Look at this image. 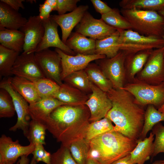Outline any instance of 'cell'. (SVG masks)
<instances>
[{
    "label": "cell",
    "instance_id": "40",
    "mask_svg": "<svg viewBox=\"0 0 164 164\" xmlns=\"http://www.w3.org/2000/svg\"><path fill=\"white\" fill-rule=\"evenodd\" d=\"M152 130V133L155 135L152 155L153 158L160 153H164V126L159 122L156 124Z\"/></svg>",
    "mask_w": 164,
    "mask_h": 164
},
{
    "label": "cell",
    "instance_id": "6",
    "mask_svg": "<svg viewBox=\"0 0 164 164\" xmlns=\"http://www.w3.org/2000/svg\"><path fill=\"white\" fill-rule=\"evenodd\" d=\"M128 52L120 50L114 56L96 60L105 76L111 82L113 88L123 87L126 83L125 63Z\"/></svg>",
    "mask_w": 164,
    "mask_h": 164
},
{
    "label": "cell",
    "instance_id": "23",
    "mask_svg": "<svg viewBox=\"0 0 164 164\" xmlns=\"http://www.w3.org/2000/svg\"><path fill=\"white\" fill-rule=\"evenodd\" d=\"M53 97L67 105H79L85 104L88 98V96L64 83L60 86Z\"/></svg>",
    "mask_w": 164,
    "mask_h": 164
},
{
    "label": "cell",
    "instance_id": "35",
    "mask_svg": "<svg viewBox=\"0 0 164 164\" xmlns=\"http://www.w3.org/2000/svg\"><path fill=\"white\" fill-rule=\"evenodd\" d=\"M47 130L45 125L31 120L30 121L27 132L25 135L30 142L35 145H46L45 138Z\"/></svg>",
    "mask_w": 164,
    "mask_h": 164
},
{
    "label": "cell",
    "instance_id": "45",
    "mask_svg": "<svg viewBox=\"0 0 164 164\" xmlns=\"http://www.w3.org/2000/svg\"><path fill=\"white\" fill-rule=\"evenodd\" d=\"M0 1L4 2L14 9L18 11L20 8L25 9L23 2L25 0H0Z\"/></svg>",
    "mask_w": 164,
    "mask_h": 164
},
{
    "label": "cell",
    "instance_id": "53",
    "mask_svg": "<svg viewBox=\"0 0 164 164\" xmlns=\"http://www.w3.org/2000/svg\"><path fill=\"white\" fill-rule=\"evenodd\" d=\"M26 1H27L26 2H29L30 3H33V2H36V0H26Z\"/></svg>",
    "mask_w": 164,
    "mask_h": 164
},
{
    "label": "cell",
    "instance_id": "2",
    "mask_svg": "<svg viewBox=\"0 0 164 164\" xmlns=\"http://www.w3.org/2000/svg\"><path fill=\"white\" fill-rule=\"evenodd\" d=\"M112 107L106 117L115 125L114 130L137 140L143 126L145 110L133 95L122 88H112L106 92Z\"/></svg>",
    "mask_w": 164,
    "mask_h": 164
},
{
    "label": "cell",
    "instance_id": "4",
    "mask_svg": "<svg viewBox=\"0 0 164 164\" xmlns=\"http://www.w3.org/2000/svg\"><path fill=\"white\" fill-rule=\"evenodd\" d=\"M120 12L133 30L145 36L163 38L164 17L158 12L135 9H121Z\"/></svg>",
    "mask_w": 164,
    "mask_h": 164
},
{
    "label": "cell",
    "instance_id": "11",
    "mask_svg": "<svg viewBox=\"0 0 164 164\" xmlns=\"http://www.w3.org/2000/svg\"><path fill=\"white\" fill-rule=\"evenodd\" d=\"M91 92L85 104L88 108L90 113V123L105 117L112 107L111 102L106 92L102 91L91 82Z\"/></svg>",
    "mask_w": 164,
    "mask_h": 164
},
{
    "label": "cell",
    "instance_id": "37",
    "mask_svg": "<svg viewBox=\"0 0 164 164\" xmlns=\"http://www.w3.org/2000/svg\"><path fill=\"white\" fill-rule=\"evenodd\" d=\"M33 82L41 98L53 97L60 87L54 81L46 77L39 79Z\"/></svg>",
    "mask_w": 164,
    "mask_h": 164
},
{
    "label": "cell",
    "instance_id": "26",
    "mask_svg": "<svg viewBox=\"0 0 164 164\" xmlns=\"http://www.w3.org/2000/svg\"><path fill=\"white\" fill-rule=\"evenodd\" d=\"M24 39V33L19 30L0 29L1 45L8 48L19 53L23 51Z\"/></svg>",
    "mask_w": 164,
    "mask_h": 164
},
{
    "label": "cell",
    "instance_id": "16",
    "mask_svg": "<svg viewBox=\"0 0 164 164\" xmlns=\"http://www.w3.org/2000/svg\"><path fill=\"white\" fill-rule=\"evenodd\" d=\"M42 21L45 28L44 34L35 52L50 47H54L60 49L67 54L75 55V53L60 38L58 31V25L51 16Z\"/></svg>",
    "mask_w": 164,
    "mask_h": 164
},
{
    "label": "cell",
    "instance_id": "1",
    "mask_svg": "<svg viewBox=\"0 0 164 164\" xmlns=\"http://www.w3.org/2000/svg\"><path fill=\"white\" fill-rule=\"evenodd\" d=\"M90 116L85 104L63 105L52 112L45 125L57 142L69 148L74 142L85 138Z\"/></svg>",
    "mask_w": 164,
    "mask_h": 164
},
{
    "label": "cell",
    "instance_id": "20",
    "mask_svg": "<svg viewBox=\"0 0 164 164\" xmlns=\"http://www.w3.org/2000/svg\"><path fill=\"white\" fill-rule=\"evenodd\" d=\"M154 49H147L135 52H128L125 66L126 83L132 81L143 68Z\"/></svg>",
    "mask_w": 164,
    "mask_h": 164
},
{
    "label": "cell",
    "instance_id": "15",
    "mask_svg": "<svg viewBox=\"0 0 164 164\" xmlns=\"http://www.w3.org/2000/svg\"><path fill=\"white\" fill-rule=\"evenodd\" d=\"M60 55L61 61V79H63L74 72L84 70L91 62L94 60L106 57L104 55L94 54L85 55L77 54L75 55L66 54L59 49H55Z\"/></svg>",
    "mask_w": 164,
    "mask_h": 164
},
{
    "label": "cell",
    "instance_id": "17",
    "mask_svg": "<svg viewBox=\"0 0 164 164\" xmlns=\"http://www.w3.org/2000/svg\"><path fill=\"white\" fill-rule=\"evenodd\" d=\"M88 8L87 5H80L70 13L50 15L60 27L62 31V40L65 44L72 30L80 22Z\"/></svg>",
    "mask_w": 164,
    "mask_h": 164
},
{
    "label": "cell",
    "instance_id": "22",
    "mask_svg": "<svg viewBox=\"0 0 164 164\" xmlns=\"http://www.w3.org/2000/svg\"><path fill=\"white\" fill-rule=\"evenodd\" d=\"M96 40L75 32L71 33L65 44L75 53L91 55L95 54Z\"/></svg>",
    "mask_w": 164,
    "mask_h": 164
},
{
    "label": "cell",
    "instance_id": "3",
    "mask_svg": "<svg viewBox=\"0 0 164 164\" xmlns=\"http://www.w3.org/2000/svg\"><path fill=\"white\" fill-rule=\"evenodd\" d=\"M137 140L115 131L103 134L89 141L88 158L101 164H111L129 154L136 145Z\"/></svg>",
    "mask_w": 164,
    "mask_h": 164
},
{
    "label": "cell",
    "instance_id": "24",
    "mask_svg": "<svg viewBox=\"0 0 164 164\" xmlns=\"http://www.w3.org/2000/svg\"><path fill=\"white\" fill-rule=\"evenodd\" d=\"M10 80L13 88L22 96L29 104L41 99L33 82L26 78L15 76L10 77Z\"/></svg>",
    "mask_w": 164,
    "mask_h": 164
},
{
    "label": "cell",
    "instance_id": "21",
    "mask_svg": "<svg viewBox=\"0 0 164 164\" xmlns=\"http://www.w3.org/2000/svg\"><path fill=\"white\" fill-rule=\"evenodd\" d=\"M27 21L18 11L0 1V29L19 30Z\"/></svg>",
    "mask_w": 164,
    "mask_h": 164
},
{
    "label": "cell",
    "instance_id": "30",
    "mask_svg": "<svg viewBox=\"0 0 164 164\" xmlns=\"http://www.w3.org/2000/svg\"><path fill=\"white\" fill-rule=\"evenodd\" d=\"M63 81L87 94L91 92V82L84 70L72 73L65 78Z\"/></svg>",
    "mask_w": 164,
    "mask_h": 164
},
{
    "label": "cell",
    "instance_id": "19",
    "mask_svg": "<svg viewBox=\"0 0 164 164\" xmlns=\"http://www.w3.org/2000/svg\"><path fill=\"white\" fill-rule=\"evenodd\" d=\"M67 105L53 97L41 98L29 104V112L31 120L45 125L52 112L56 108Z\"/></svg>",
    "mask_w": 164,
    "mask_h": 164
},
{
    "label": "cell",
    "instance_id": "41",
    "mask_svg": "<svg viewBox=\"0 0 164 164\" xmlns=\"http://www.w3.org/2000/svg\"><path fill=\"white\" fill-rule=\"evenodd\" d=\"M32 154L33 156L30 161V164H37L39 162H43L46 164H50L51 154L45 150L43 145H35V149Z\"/></svg>",
    "mask_w": 164,
    "mask_h": 164
},
{
    "label": "cell",
    "instance_id": "13",
    "mask_svg": "<svg viewBox=\"0 0 164 164\" xmlns=\"http://www.w3.org/2000/svg\"><path fill=\"white\" fill-rule=\"evenodd\" d=\"M11 73V75L22 77L32 82L45 77L36 61L35 53H22L19 54L13 65Z\"/></svg>",
    "mask_w": 164,
    "mask_h": 164
},
{
    "label": "cell",
    "instance_id": "25",
    "mask_svg": "<svg viewBox=\"0 0 164 164\" xmlns=\"http://www.w3.org/2000/svg\"><path fill=\"white\" fill-rule=\"evenodd\" d=\"M154 135L151 132L149 136L137 140L135 147L130 153L131 161L135 164H144L149 159L153 152Z\"/></svg>",
    "mask_w": 164,
    "mask_h": 164
},
{
    "label": "cell",
    "instance_id": "5",
    "mask_svg": "<svg viewBox=\"0 0 164 164\" xmlns=\"http://www.w3.org/2000/svg\"><path fill=\"white\" fill-rule=\"evenodd\" d=\"M121 88L132 94L137 102L143 106L152 105L158 109L164 103V82L151 85L135 77Z\"/></svg>",
    "mask_w": 164,
    "mask_h": 164
},
{
    "label": "cell",
    "instance_id": "14",
    "mask_svg": "<svg viewBox=\"0 0 164 164\" xmlns=\"http://www.w3.org/2000/svg\"><path fill=\"white\" fill-rule=\"evenodd\" d=\"M25 35L22 53H35L44 35L45 28L39 16H31L19 29Z\"/></svg>",
    "mask_w": 164,
    "mask_h": 164
},
{
    "label": "cell",
    "instance_id": "39",
    "mask_svg": "<svg viewBox=\"0 0 164 164\" xmlns=\"http://www.w3.org/2000/svg\"><path fill=\"white\" fill-rule=\"evenodd\" d=\"M50 164H77L68 148L61 145L51 155Z\"/></svg>",
    "mask_w": 164,
    "mask_h": 164
},
{
    "label": "cell",
    "instance_id": "32",
    "mask_svg": "<svg viewBox=\"0 0 164 164\" xmlns=\"http://www.w3.org/2000/svg\"><path fill=\"white\" fill-rule=\"evenodd\" d=\"M120 13L118 9H112L107 13L102 15L101 19L106 24L118 30H132L129 22Z\"/></svg>",
    "mask_w": 164,
    "mask_h": 164
},
{
    "label": "cell",
    "instance_id": "50",
    "mask_svg": "<svg viewBox=\"0 0 164 164\" xmlns=\"http://www.w3.org/2000/svg\"><path fill=\"white\" fill-rule=\"evenodd\" d=\"M160 112L164 115V103L158 109V110Z\"/></svg>",
    "mask_w": 164,
    "mask_h": 164
},
{
    "label": "cell",
    "instance_id": "18",
    "mask_svg": "<svg viewBox=\"0 0 164 164\" xmlns=\"http://www.w3.org/2000/svg\"><path fill=\"white\" fill-rule=\"evenodd\" d=\"M119 44L136 45L144 50L158 49L164 46V39L141 35L132 29L119 31Z\"/></svg>",
    "mask_w": 164,
    "mask_h": 164
},
{
    "label": "cell",
    "instance_id": "8",
    "mask_svg": "<svg viewBox=\"0 0 164 164\" xmlns=\"http://www.w3.org/2000/svg\"><path fill=\"white\" fill-rule=\"evenodd\" d=\"M0 88L7 91L11 97L17 114V122L9 128V130L15 132L18 129H21L22 131L25 136L28 130L29 120L31 118L29 112V104L13 88L10 82V77L4 79L1 81Z\"/></svg>",
    "mask_w": 164,
    "mask_h": 164
},
{
    "label": "cell",
    "instance_id": "34",
    "mask_svg": "<svg viewBox=\"0 0 164 164\" xmlns=\"http://www.w3.org/2000/svg\"><path fill=\"white\" fill-rule=\"evenodd\" d=\"M112 121L105 117L100 120L91 122L88 125L85 138L89 141L96 137L114 130Z\"/></svg>",
    "mask_w": 164,
    "mask_h": 164
},
{
    "label": "cell",
    "instance_id": "7",
    "mask_svg": "<svg viewBox=\"0 0 164 164\" xmlns=\"http://www.w3.org/2000/svg\"><path fill=\"white\" fill-rule=\"evenodd\" d=\"M135 78L153 85L164 82V46L153 50L143 68Z\"/></svg>",
    "mask_w": 164,
    "mask_h": 164
},
{
    "label": "cell",
    "instance_id": "44",
    "mask_svg": "<svg viewBox=\"0 0 164 164\" xmlns=\"http://www.w3.org/2000/svg\"><path fill=\"white\" fill-rule=\"evenodd\" d=\"M39 16L42 20L47 19L50 16V13L53 11L51 7L47 3H44L39 5Z\"/></svg>",
    "mask_w": 164,
    "mask_h": 164
},
{
    "label": "cell",
    "instance_id": "33",
    "mask_svg": "<svg viewBox=\"0 0 164 164\" xmlns=\"http://www.w3.org/2000/svg\"><path fill=\"white\" fill-rule=\"evenodd\" d=\"M164 121V115L157 110L152 105H147L145 110L143 128L140 136V139L143 140L148 132L153 127L160 121Z\"/></svg>",
    "mask_w": 164,
    "mask_h": 164
},
{
    "label": "cell",
    "instance_id": "36",
    "mask_svg": "<svg viewBox=\"0 0 164 164\" xmlns=\"http://www.w3.org/2000/svg\"><path fill=\"white\" fill-rule=\"evenodd\" d=\"M69 149L77 164H85L90 149L89 141L85 138L80 139L72 142Z\"/></svg>",
    "mask_w": 164,
    "mask_h": 164
},
{
    "label": "cell",
    "instance_id": "31",
    "mask_svg": "<svg viewBox=\"0 0 164 164\" xmlns=\"http://www.w3.org/2000/svg\"><path fill=\"white\" fill-rule=\"evenodd\" d=\"M20 53L0 45V76L8 77Z\"/></svg>",
    "mask_w": 164,
    "mask_h": 164
},
{
    "label": "cell",
    "instance_id": "9",
    "mask_svg": "<svg viewBox=\"0 0 164 164\" xmlns=\"http://www.w3.org/2000/svg\"><path fill=\"white\" fill-rule=\"evenodd\" d=\"M36 61L45 77L61 86L62 71L61 58L55 51L49 49L35 53Z\"/></svg>",
    "mask_w": 164,
    "mask_h": 164
},
{
    "label": "cell",
    "instance_id": "54",
    "mask_svg": "<svg viewBox=\"0 0 164 164\" xmlns=\"http://www.w3.org/2000/svg\"><path fill=\"white\" fill-rule=\"evenodd\" d=\"M164 161V160H163Z\"/></svg>",
    "mask_w": 164,
    "mask_h": 164
},
{
    "label": "cell",
    "instance_id": "29",
    "mask_svg": "<svg viewBox=\"0 0 164 164\" xmlns=\"http://www.w3.org/2000/svg\"><path fill=\"white\" fill-rule=\"evenodd\" d=\"M121 9L158 12L164 7V0H122L119 3Z\"/></svg>",
    "mask_w": 164,
    "mask_h": 164
},
{
    "label": "cell",
    "instance_id": "28",
    "mask_svg": "<svg viewBox=\"0 0 164 164\" xmlns=\"http://www.w3.org/2000/svg\"><path fill=\"white\" fill-rule=\"evenodd\" d=\"M84 70L90 81L102 91L107 92L113 88L111 82L96 63H90Z\"/></svg>",
    "mask_w": 164,
    "mask_h": 164
},
{
    "label": "cell",
    "instance_id": "49",
    "mask_svg": "<svg viewBox=\"0 0 164 164\" xmlns=\"http://www.w3.org/2000/svg\"><path fill=\"white\" fill-rule=\"evenodd\" d=\"M85 164H101L97 161L91 158H88Z\"/></svg>",
    "mask_w": 164,
    "mask_h": 164
},
{
    "label": "cell",
    "instance_id": "52",
    "mask_svg": "<svg viewBox=\"0 0 164 164\" xmlns=\"http://www.w3.org/2000/svg\"><path fill=\"white\" fill-rule=\"evenodd\" d=\"M160 14L164 17V7L158 12ZM164 39V36L163 37Z\"/></svg>",
    "mask_w": 164,
    "mask_h": 164
},
{
    "label": "cell",
    "instance_id": "48",
    "mask_svg": "<svg viewBox=\"0 0 164 164\" xmlns=\"http://www.w3.org/2000/svg\"><path fill=\"white\" fill-rule=\"evenodd\" d=\"M44 2L48 4L51 7L53 11H56L57 6V0H46Z\"/></svg>",
    "mask_w": 164,
    "mask_h": 164
},
{
    "label": "cell",
    "instance_id": "43",
    "mask_svg": "<svg viewBox=\"0 0 164 164\" xmlns=\"http://www.w3.org/2000/svg\"><path fill=\"white\" fill-rule=\"evenodd\" d=\"M95 10L101 15L106 14L111 11L112 9L106 3L100 0H91Z\"/></svg>",
    "mask_w": 164,
    "mask_h": 164
},
{
    "label": "cell",
    "instance_id": "38",
    "mask_svg": "<svg viewBox=\"0 0 164 164\" xmlns=\"http://www.w3.org/2000/svg\"><path fill=\"white\" fill-rule=\"evenodd\" d=\"M15 112L11 97L7 91L0 88V118H11L14 116Z\"/></svg>",
    "mask_w": 164,
    "mask_h": 164
},
{
    "label": "cell",
    "instance_id": "27",
    "mask_svg": "<svg viewBox=\"0 0 164 164\" xmlns=\"http://www.w3.org/2000/svg\"><path fill=\"white\" fill-rule=\"evenodd\" d=\"M119 35L120 32L117 30L106 38L96 40L95 54L105 55L108 58L116 56L120 50L118 43Z\"/></svg>",
    "mask_w": 164,
    "mask_h": 164
},
{
    "label": "cell",
    "instance_id": "51",
    "mask_svg": "<svg viewBox=\"0 0 164 164\" xmlns=\"http://www.w3.org/2000/svg\"><path fill=\"white\" fill-rule=\"evenodd\" d=\"M152 164H164L163 160H157L155 161Z\"/></svg>",
    "mask_w": 164,
    "mask_h": 164
},
{
    "label": "cell",
    "instance_id": "46",
    "mask_svg": "<svg viewBox=\"0 0 164 164\" xmlns=\"http://www.w3.org/2000/svg\"><path fill=\"white\" fill-rule=\"evenodd\" d=\"M111 164H135L131 161L130 154L113 162Z\"/></svg>",
    "mask_w": 164,
    "mask_h": 164
},
{
    "label": "cell",
    "instance_id": "42",
    "mask_svg": "<svg viewBox=\"0 0 164 164\" xmlns=\"http://www.w3.org/2000/svg\"><path fill=\"white\" fill-rule=\"evenodd\" d=\"M80 1L79 0H57L56 11L58 15L65 14L67 12H72L77 7V3Z\"/></svg>",
    "mask_w": 164,
    "mask_h": 164
},
{
    "label": "cell",
    "instance_id": "10",
    "mask_svg": "<svg viewBox=\"0 0 164 164\" xmlns=\"http://www.w3.org/2000/svg\"><path fill=\"white\" fill-rule=\"evenodd\" d=\"M117 30L106 24L101 19H95L87 11L75 27L76 32L95 40L106 38Z\"/></svg>",
    "mask_w": 164,
    "mask_h": 164
},
{
    "label": "cell",
    "instance_id": "12",
    "mask_svg": "<svg viewBox=\"0 0 164 164\" xmlns=\"http://www.w3.org/2000/svg\"><path fill=\"white\" fill-rule=\"evenodd\" d=\"M35 147L32 143L22 146L18 140L14 141L9 137L2 135L0 138V164H14L19 158L32 154Z\"/></svg>",
    "mask_w": 164,
    "mask_h": 164
},
{
    "label": "cell",
    "instance_id": "47",
    "mask_svg": "<svg viewBox=\"0 0 164 164\" xmlns=\"http://www.w3.org/2000/svg\"><path fill=\"white\" fill-rule=\"evenodd\" d=\"M29 161L28 156L24 155L20 157L16 164H29Z\"/></svg>",
    "mask_w": 164,
    "mask_h": 164
}]
</instances>
